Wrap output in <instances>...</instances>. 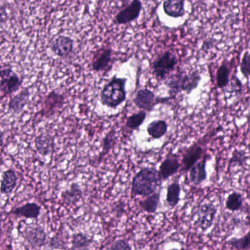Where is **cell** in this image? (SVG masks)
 I'll list each match as a JSON object with an SVG mask.
<instances>
[{
	"label": "cell",
	"instance_id": "obj_1",
	"mask_svg": "<svg viewBox=\"0 0 250 250\" xmlns=\"http://www.w3.org/2000/svg\"><path fill=\"white\" fill-rule=\"evenodd\" d=\"M163 179L160 172L154 167H144L132 179V197H147L154 193L161 185Z\"/></svg>",
	"mask_w": 250,
	"mask_h": 250
},
{
	"label": "cell",
	"instance_id": "obj_2",
	"mask_svg": "<svg viewBox=\"0 0 250 250\" xmlns=\"http://www.w3.org/2000/svg\"><path fill=\"white\" fill-rule=\"evenodd\" d=\"M126 79L114 76L103 88L101 104L108 108H116L125 102L126 98Z\"/></svg>",
	"mask_w": 250,
	"mask_h": 250
},
{
	"label": "cell",
	"instance_id": "obj_3",
	"mask_svg": "<svg viewBox=\"0 0 250 250\" xmlns=\"http://www.w3.org/2000/svg\"><path fill=\"white\" fill-rule=\"evenodd\" d=\"M201 77L198 72L188 74L177 73L172 75L166 79V85L170 89V96L175 97L179 92L184 91L189 94L198 87Z\"/></svg>",
	"mask_w": 250,
	"mask_h": 250
},
{
	"label": "cell",
	"instance_id": "obj_4",
	"mask_svg": "<svg viewBox=\"0 0 250 250\" xmlns=\"http://www.w3.org/2000/svg\"><path fill=\"white\" fill-rule=\"evenodd\" d=\"M178 64V57L170 50L165 51L153 63V73L158 80H166Z\"/></svg>",
	"mask_w": 250,
	"mask_h": 250
},
{
	"label": "cell",
	"instance_id": "obj_5",
	"mask_svg": "<svg viewBox=\"0 0 250 250\" xmlns=\"http://www.w3.org/2000/svg\"><path fill=\"white\" fill-rule=\"evenodd\" d=\"M22 85V79L11 68L0 70V93L7 96L17 92Z\"/></svg>",
	"mask_w": 250,
	"mask_h": 250
},
{
	"label": "cell",
	"instance_id": "obj_6",
	"mask_svg": "<svg viewBox=\"0 0 250 250\" xmlns=\"http://www.w3.org/2000/svg\"><path fill=\"white\" fill-rule=\"evenodd\" d=\"M217 208L211 204H204L197 210L195 226L203 232L207 231L214 224Z\"/></svg>",
	"mask_w": 250,
	"mask_h": 250
},
{
	"label": "cell",
	"instance_id": "obj_7",
	"mask_svg": "<svg viewBox=\"0 0 250 250\" xmlns=\"http://www.w3.org/2000/svg\"><path fill=\"white\" fill-rule=\"evenodd\" d=\"M113 51L108 47L100 48L94 54L92 69L97 73L108 72L111 68Z\"/></svg>",
	"mask_w": 250,
	"mask_h": 250
},
{
	"label": "cell",
	"instance_id": "obj_8",
	"mask_svg": "<svg viewBox=\"0 0 250 250\" xmlns=\"http://www.w3.org/2000/svg\"><path fill=\"white\" fill-rule=\"evenodd\" d=\"M141 10L142 2L141 0H132L126 7L116 15L115 22L120 25L131 23L138 19Z\"/></svg>",
	"mask_w": 250,
	"mask_h": 250
},
{
	"label": "cell",
	"instance_id": "obj_9",
	"mask_svg": "<svg viewBox=\"0 0 250 250\" xmlns=\"http://www.w3.org/2000/svg\"><path fill=\"white\" fill-rule=\"evenodd\" d=\"M74 49V41L70 37L60 35L53 41L51 50L56 56L65 59L71 57Z\"/></svg>",
	"mask_w": 250,
	"mask_h": 250
},
{
	"label": "cell",
	"instance_id": "obj_10",
	"mask_svg": "<svg viewBox=\"0 0 250 250\" xmlns=\"http://www.w3.org/2000/svg\"><path fill=\"white\" fill-rule=\"evenodd\" d=\"M64 104V97L55 91L50 92L44 100L42 108L40 111L41 117L49 118L52 117L57 110Z\"/></svg>",
	"mask_w": 250,
	"mask_h": 250
},
{
	"label": "cell",
	"instance_id": "obj_11",
	"mask_svg": "<svg viewBox=\"0 0 250 250\" xmlns=\"http://www.w3.org/2000/svg\"><path fill=\"white\" fill-rule=\"evenodd\" d=\"M23 236L25 240L33 248H41L46 242V233L41 227H28L23 231Z\"/></svg>",
	"mask_w": 250,
	"mask_h": 250
},
{
	"label": "cell",
	"instance_id": "obj_12",
	"mask_svg": "<svg viewBox=\"0 0 250 250\" xmlns=\"http://www.w3.org/2000/svg\"><path fill=\"white\" fill-rule=\"evenodd\" d=\"M181 167V164L179 158L176 154H170L167 156L163 163H161L159 169L160 176L163 181L169 179L170 176H173L177 173Z\"/></svg>",
	"mask_w": 250,
	"mask_h": 250
},
{
	"label": "cell",
	"instance_id": "obj_13",
	"mask_svg": "<svg viewBox=\"0 0 250 250\" xmlns=\"http://www.w3.org/2000/svg\"><path fill=\"white\" fill-rule=\"evenodd\" d=\"M204 153V149L201 146L198 144L192 146L184 152L182 158V170L184 171H188L191 167L200 160Z\"/></svg>",
	"mask_w": 250,
	"mask_h": 250
},
{
	"label": "cell",
	"instance_id": "obj_14",
	"mask_svg": "<svg viewBox=\"0 0 250 250\" xmlns=\"http://www.w3.org/2000/svg\"><path fill=\"white\" fill-rule=\"evenodd\" d=\"M41 207L36 203H26L10 211V214L17 217L37 220L41 214Z\"/></svg>",
	"mask_w": 250,
	"mask_h": 250
},
{
	"label": "cell",
	"instance_id": "obj_15",
	"mask_svg": "<svg viewBox=\"0 0 250 250\" xmlns=\"http://www.w3.org/2000/svg\"><path fill=\"white\" fill-rule=\"evenodd\" d=\"M55 146L54 137L49 134H41L35 138V148L41 155L48 156L52 154L55 150Z\"/></svg>",
	"mask_w": 250,
	"mask_h": 250
},
{
	"label": "cell",
	"instance_id": "obj_16",
	"mask_svg": "<svg viewBox=\"0 0 250 250\" xmlns=\"http://www.w3.org/2000/svg\"><path fill=\"white\" fill-rule=\"evenodd\" d=\"M30 92L29 88H24L17 95H14L8 103V111L13 114H20L29 101Z\"/></svg>",
	"mask_w": 250,
	"mask_h": 250
},
{
	"label": "cell",
	"instance_id": "obj_17",
	"mask_svg": "<svg viewBox=\"0 0 250 250\" xmlns=\"http://www.w3.org/2000/svg\"><path fill=\"white\" fill-rule=\"evenodd\" d=\"M163 9L167 16L173 19L183 17L186 14L185 0H165Z\"/></svg>",
	"mask_w": 250,
	"mask_h": 250
},
{
	"label": "cell",
	"instance_id": "obj_18",
	"mask_svg": "<svg viewBox=\"0 0 250 250\" xmlns=\"http://www.w3.org/2000/svg\"><path fill=\"white\" fill-rule=\"evenodd\" d=\"M155 95L149 89H141L137 92L133 101L138 108L144 111H150L154 105Z\"/></svg>",
	"mask_w": 250,
	"mask_h": 250
},
{
	"label": "cell",
	"instance_id": "obj_19",
	"mask_svg": "<svg viewBox=\"0 0 250 250\" xmlns=\"http://www.w3.org/2000/svg\"><path fill=\"white\" fill-rule=\"evenodd\" d=\"M207 157L197 162L189 170V179L193 185H200L207 179Z\"/></svg>",
	"mask_w": 250,
	"mask_h": 250
},
{
	"label": "cell",
	"instance_id": "obj_20",
	"mask_svg": "<svg viewBox=\"0 0 250 250\" xmlns=\"http://www.w3.org/2000/svg\"><path fill=\"white\" fill-rule=\"evenodd\" d=\"M17 176L13 169H8L3 173L0 182V192L4 195H10L17 185Z\"/></svg>",
	"mask_w": 250,
	"mask_h": 250
},
{
	"label": "cell",
	"instance_id": "obj_21",
	"mask_svg": "<svg viewBox=\"0 0 250 250\" xmlns=\"http://www.w3.org/2000/svg\"><path fill=\"white\" fill-rule=\"evenodd\" d=\"M160 192H155L154 193L147 196L145 199L139 203L140 207L143 211L149 214H154L157 211L160 205Z\"/></svg>",
	"mask_w": 250,
	"mask_h": 250
},
{
	"label": "cell",
	"instance_id": "obj_22",
	"mask_svg": "<svg viewBox=\"0 0 250 250\" xmlns=\"http://www.w3.org/2000/svg\"><path fill=\"white\" fill-rule=\"evenodd\" d=\"M168 125L164 120H154L147 126V132L151 138L159 139L166 135Z\"/></svg>",
	"mask_w": 250,
	"mask_h": 250
},
{
	"label": "cell",
	"instance_id": "obj_23",
	"mask_svg": "<svg viewBox=\"0 0 250 250\" xmlns=\"http://www.w3.org/2000/svg\"><path fill=\"white\" fill-rule=\"evenodd\" d=\"M82 196V191L78 184L73 183L68 189L63 192L62 195L63 201L65 204H73L79 201Z\"/></svg>",
	"mask_w": 250,
	"mask_h": 250
},
{
	"label": "cell",
	"instance_id": "obj_24",
	"mask_svg": "<svg viewBox=\"0 0 250 250\" xmlns=\"http://www.w3.org/2000/svg\"><path fill=\"white\" fill-rule=\"evenodd\" d=\"M181 187L179 182L170 184L167 189L166 201L170 208H174L180 201Z\"/></svg>",
	"mask_w": 250,
	"mask_h": 250
},
{
	"label": "cell",
	"instance_id": "obj_25",
	"mask_svg": "<svg viewBox=\"0 0 250 250\" xmlns=\"http://www.w3.org/2000/svg\"><path fill=\"white\" fill-rule=\"evenodd\" d=\"M244 198L242 194L237 192L230 193L226 200V207L231 211H239L243 206Z\"/></svg>",
	"mask_w": 250,
	"mask_h": 250
},
{
	"label": "cell",
	"instance_id": "obj_26",
	"mask_svg": "<svg viewBox=\"0 0 250 250\" xmlns=\"http://www.w3.org/2000/svg\"><path fill=\"white\" fill-rule=\"evenodd\" d=\"M92 239L89 236L83 233H78L74 234L73 238V250H84L90 246Z\"/></svg>",
	"mask_w": 250,
	"mask_h": 250
},
{
	"label": "cell",
	"instance_id": "obj_27",
	"mask_svg": "<svg viewBox=\"0 0 250 250\" xmlns=\"http://www.w3.org/2000/svg\"><path fill=\"white\" fill-rule=\"evenodd\" d=\"M146 117V113L145 111H141L136 114H132L128 117L126 122V126L131 130L138 129L144 123Z\"/></svg>",
	"mask_w": 250,
	"mask_h": 250
},
{
	"label": "cell",
	"instance_id": "obj_28",
	"mask_svg": "<svg viewBox=\"0 0 250 250\" xmlns=\"http://www.w3.org/2000/svg\"><path fill=\"white\" fill-rule=\"evenodd\" d=\"M230 70L226 64H222L217 72V85L220 89L226 87L229 83Z\"/></svg>",
	"mask_w": 250,
	"mask_h": 250
},
{
	"label": "cell",
	"instance_id": "obj_29",
	"mask_svg": "<svg viewBox=\"0 0 250 250\" xmlns=\"http://www.w3.org/2000/svg\"><path fill=\"white\" fill-rule=\"evenodd\" d=\"M230 246L238 250H247L250 249V230L242 237L233 238L228 242Z\"/></svg>",
	"mask_w": 250,
	"mask_h": 250
},
{
	"label": "cell",
	"instance_id": "obj_30",
	"mask_svg": "<svg viewBox=\"0 0 250 250\" xmlns=\"http://www.w3.org/2000/svg\"><path fill=\"white\" fill-rule=\"evenodd\" d=\"M245 160H246V157H245V153L239 151H235L230 158L229 166L236 167V166H243Z\"/></svg>",
	"mask_w": 250,
	"mask_h": 250
},
{
	"label": "cell",
	"instance_id": "obj_31",
	"mask_svg": "<svg viewBox=\"0 0 250 250\" xmlns=\"http://www.w3.org/2000/svg\"><path fill=\"white\" fill-rule=\"evenodd\" d=\"M241 72L244 76L246 78H249L250 76V53L247 51L244 54L242 58V63H241Z\"/></svg>",
	"mask_w": 250,
	"mask_h": 250
},
{
	"label": "cell",
	"instance_id": "obj_32",
	"mask_svg": "<svg viewBox=\"0 0 250 250\" xmlns=\"http://www.w3.org/2000/svg\"><path fill=\"white\" fill-rule=\"evenodd\" d=\"M114 143V135H113L112 132H110L104 138V143H103V148H104L103 154H104V155H105V153H107V151L108 152V151L112 148Z\"/></svg>",
	"mask_w": 250,
	"mask_h": 250
},
{
	"label": "cell",
	"instance_id": "obj_33",
	"mask_svg": "<svg viewBox=\"0 0 250 250\" xmlns=\"http://www.w3.org/2000/svg\"><path fill=\"white\" fill-rule=\"evenodd\" d=\"M110 250H132L130 245L124 239L116 241L111 245Z\"/></svg>",
	"mask_w": 250,
	"mask_h": 250
},
{
	"label": "cell",
	"instance_id": "obj_34",
	"mask_svg": "<svg viewBox=\"0 0 250 250\" xmlns=\"http://www.w3.org/2000/svg\"><path fill=\"white\" fill-rule=\"evenodd\" d=\"M8 19V13L6 10L5 6L0 4V27L7 22Z\"/></svg>",
	"mask_w": 250,
	"mask_h": 250
},
{
	"label": "cell",
	"instance_id": "obj_35",
	"mask_svg": "<svg viewBox=\"0 0 250 250\" xmlns=\"http://www.w3.org/2000/svg\"><path fill=\"white\" fill-rule=\"evenodd\" d=\"M4 133L0 129V148L4 145Z\"/></svg>",
	"mask_w": 250,
	"mask_h": 250
},
{
	"label": "cell",
	"instance_id": "obj_36",
	"mask_svg": "<svg viewBox=\"0 0 250 250\" xmlns=\"http://www.w3.org/2000/svg\"><path fill=\"white\" fill-rule=\"evenodd\" d=\"M169 250H179L176 249V248H173V249Z\"/></svg>",
	"mask_w": 250,
	"mask_h": 250
}]
</instances>
